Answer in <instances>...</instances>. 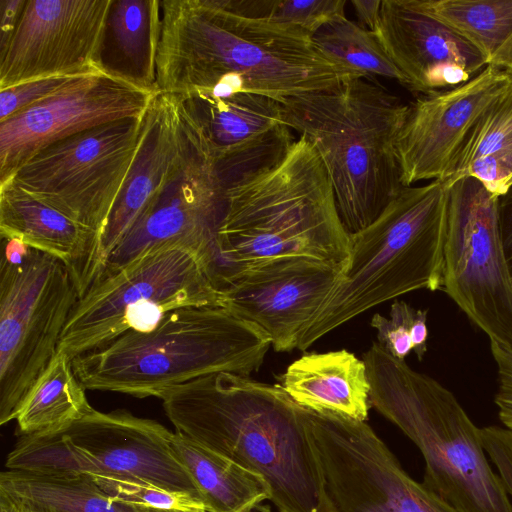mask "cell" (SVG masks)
Returning <instances> with one entry per match:
<instances>
[{"label":"cell","instance_id":"1f68e13d","mask_svg":"<svg viewBox=\"0 0 512 512\" xmlns=\"http://www.w3.org/2000/svg\"><path fill=\"white\" fill-rule=\"evenodd\" d=\"M87 475L115 501L159 510H206L204 503L194 495L170 490L141 478L112 474Z\"/></svg>","mask_w":512,"mask_h":512},{"label":"cell","instance_id":"30bf717a","mask_svg":"<svg viewBox=\"0 0 512 512\" xmlns=\"http://www.w3.org/2000/svg\"><path fill=\"white\" fill-rule=\"evenodd\" d=\"M173 433L155 420L126 410L93 409L62 430L22 436L8 454L6 468L131 476L202 501L189 473L172 452Z\"/></svg>","mask_w":512,"mask_h":512},{"label":"cell","instance_id":"3957f363","mask_svg":"<svg viewBox=\"0 0 512 512\" xmlns=\"http://www.w3.org/2000/svg\"><path fill=\"white\" fill-rule=\"evenodd\" d=\"M220 287L248 267L306 257L346 267L351 238L321 159L303 136L275 165L225 190Z\"/></svg>","mask_w":512,"mask_h":512},{"label":"cell","instance_id":"83f0119b","mask_svg":"<svg viewBox=\"0 0 512 512\" xmlns=\"http://www.w3.org/2000/svg\"><path fill=\"white\" fill-rule=\"evenodd\" d=\"M70 359L57 351L23 400L16 421L22 436L62 430L94 408Z\"/></svg>","mask_w":512,"mask_h":512},{"label":"cell","instance_id":"ab89813d","mask_svg":"<svg viewBox=\"0 0 512 512\" xmlns=\"http://www.w3.org/2000/svg\"><path fill=\"white\" fill-rule=\"evenodd\" d=\"M0 510L5 512H53L37 506L21 502L0 492Z\"/></svg>","mask_w":512,"mask_h":512},{"label":"cell","instance_id":"d6986e66","mask_svg":"<svg viewBox=\"0 0 512 512\" xmlns=\"http://www.w3.org/2000/svg\"><path fill=\"white\" fill-rule=\"evenodd\" d=\"M342 270L306 257L259 263L228 281L223 308L263 329L275 351L288 352L297 348Z\"/></svg>","mask_w":512,"mask_h":512},{"label":"cell","instance_id":"5b68a950","mask_svg":"<svg viewBox=\"0 0 512 512\" xmlns=\"http://www.w3.org/2000/svg\"><path fill=\"white\" fill-rule=\"evenodd\" d=\"M270 346L263 329L226 308L189 306L169 312L151 332L129 330L72 364L85 389L158 398L213 373L249 376Z\"/></svg>","mask_w":512,"mask_h":512},{"label":"cell","instance_id":"e0dca14e","mask_svg":"<svg viewBox=\"0 0 512 512\" xmlns=\"http://www.w3.org/2000/svg\"><path fill=\"white\" fill-rule=\"evenodd\" d=\"M155 94L99 72L0 122V184L58 140L124 118L143 117Z\"/></svg>","mask_w":512,"mask_h":512},{"label":"cell","instance_id":"b9f144b4","mask_svg":"<svg viewBox=\"0 0 512 512\" xmlns=\"http://www.w3.org/2000/svg\"><path fill=\"white\" fill-rule=\"evenodd\" d=\"M151 512H208V511H207V510L181 511V510H159V509H151Z\"/></svg>","mask_w":512,"mask_h":512},{"label":"cell","instance_id":"7402d4cb","mask_svg":"<svg viewBox=\"0 0 512 512\" xmlns=\"http://www.w3.org/2000/svg\"><path fill=\"white\" fill-rule=\"evenodd\" d=\"M0 235L62 260L74 275L80 297L93 284V233L12 181L0 184Z\"/></svg>","mask_w":512,"mask_h":512},{"label":"cell","instance_id":"44dd1931","mask_svg":"<svg viewBox=\"0 0 512 512\" xmlns=\"http://www.w3.org/2000/svg\"><path fill=\"white\" fill-rule=\"evenodd\" d=\"M185 148L186 126L177 98L156 93L143 116L135 158L100 241L94 283L108 258L174 176Z\"/></svg>","mask_w":512,"mask_h":512},{"label":"cell","instance_id":"60d3db41","mask_svg":"<svg viewBox=\"0 0 512 512\" xmlns=\"http://www.w3.org/2000/svg\"><path fill=\"white\" fill-rule=\"evenodd\" d=\"M249 512H278V511H276V510L273 511L270 505H267L264 503Z\"/></svg>","mask_w":512,"mask_h":512},{"label":"cell","instance_id":"4dcf8cb0","mask_svg":"<svg viewBox=\"0 0 512 512\" xmlns=\"http://www.w3.org/2000/svg\"><path fill=\"white\" fill-rule=\"evenodd\" d=\"M228 10L249 18L293 27L313 36L324 24L345 16V0H221Z\"/></svg>","mask_w":512,"mask_h":512},{"label":"cell","instance_id":"f35d334b","mask_svg":"<svg viewBox=\"0 0 512 512\" xmlns=\"http://www.w3.org/2000/svg\"><path fill=\"white\" fill-rule=\"evenodd\" d=\"M500 221L505 251L512 273V197L508 194L500 198Z\"/></svg>","mask_w":512,"mask_h":512},{"label":"cell","instance_id":"f1b7e54d","mask_svg":"<svg viewBox=\"0 0 512 512\" xmlns=\"http://www.w3.org/2000/svg\"><path fill=\"white\" fill-rule=\"evenodd\" d=\"M420 4L471 43L487 66L512 73V0H420Z\"/></svg>","mask_w":512,"mask_h":512},{"label":"cell","instance_id":"9c48e42d","mask_svg":"<svg viewBox=\"0 0 512 512\" xmlns=\"http://www.w3.org/2000/svg\"><path fill=\"white\" fill-rule=\"evenodd\" d=\"M0 261V424L16 419L58 351L79 299L71 269L23 242L2 238Z\"/></svg>","mask_w":512,"mask_h":512},{"label":"cell","instance_id":"4fadbf2b","mask_svg":"<svg viewBox=\"0 0 512 512\" xmlns=\"http://www.w3.org/2000/svg\"><path fill=\"white\" fill-rule=\"evenodd\" d=\"M443 290L490 341L512 346V273L500 198L470 177L449 183Z\"/></svg>","mask_w":512,"mask_h":512},{"label":"cell","instance_id":"e575fe53","mask_svg":"<svg viewBox=\"0 0 512 512\" xmlns=\"http://www.w3.org/2000/svg\"><path fill=\"white\" fill-rule=\"evenodd\" d=\"M490 349L497 367L498 416L505 428L512 431V346L490 341Z\"/></svg>","mask_w":512,"mask_h":512},{"label":"cell","instance_id":"52a82bcc","mask_svg":"<svg viewBox=\"0 0 512 512\" xmlns=\"http://www.w3.org/2000/svg\"><path fill=\"white\" fill-rule=\"evenodd\" d=\"M447 180L403 186L380 216L350 235V256L302 332L304 351L362 312L419 289H443Z\"/></svg>","mask_w":512,"mask_h":512},{"label":"cell","instance_id":"277c9868","mask_svg":"<svg viewBox=\"0 0 512 512\" xmlns=\"http://www.w3.org/2000/svg\"><path fill=\"white\" fill-rule=\"evenodd\" d=\"M280 105L287 126L318 153L347 232L368 227L403 187L396 140L409 104L360 77Z\"/></svg>","mask_w":512,"mask_h":512},{"label":"cell","instance_id":"4316f807","mask_svg":"<svg viewBox=\"0 0 512 512\" xmlns=\"http://www.w3.org/2000/svg\"><path fill=\"white\" fill-rule=\"evenodd\" d=\"M0 492L53 512H151L111 499L87 474L7 469L0 475Z\"/></svg>","mask_w":512,"mask_h":512},{"label":"cell","instance_id":"cb8c5ba5","mask_svg":"<svg viewBox=\"0 0 512 512\" xmlns=\"http://www.w3.org/2000/svg\"><path fill=\"white\" fill-rule=\"evenodd\" d=\"M161 0H111L103 34L102 71L157 93Z\"/></svg>","mask_w":512,"mask_h":512},{"label":"cell","instance_id":"2e32d148","mask_svg":"<svg viewBox=\"0 0 512 512\" xmlns=\"http://www.w3.org/2000/svg\"><path fill=\"white\" fill-rule=\"evenodd\" d=\"M173 96L203 140L224 190L278 163L297 140L280 103L267 96L204 90Z\"/></svg>","mask_w":512,"mask_h":512},{"label":"cell","instance_id":"d4e9b609","mask_svg":"<svg viewBox=\"0 0 512 512\" xmlns=\"http://www.w3.org/2000/svg\"><path fill=\"white\" fill-rule=\"evenodd\" d=\"M170 446L208 512H249L271 500L270 485L259 473L177 432Z\"/></svg>","mask_w":512,"mask_h":512},{"label":"cell","instance_id":"6da1fadb","mask_svg":"<svg viewBox=\"0 0 512 512\" xmlns=\"http://www.w3.org/2000/svg\"><path fill=\"white\" fill-rule=\"evenodd\" d=\"M157 93L249 92L279 103L363 77L297 28L238 15L221 0H161Z\"/></svg>","mask_w":512,"mask_h":512},{"label":"cell","instance_id":"8992f818","mask_svg":"<svg viewBox=\"0 0 512 512\" xmlns=\"http://www.w3.org/2000/svg\"><path fill=\"white\" fill-rule=\"evenodd\" d=\"M369 402L419 449L422 483L457 512H512L477 427L455 395L378 343L363 355Z\"/></svg>","mask_w":512,"mask_h":512},{"label":"cell","instance_id":"836d02e7","mask_svg":"<svg viewBox=\"0 0 512 512\" xmlns=\"http://www.w3.org/2000/svg\"><path fill=\"white\" fill-rule=\"evenodd\" d=\"M81 76H54L0 90V122L59 92Z\"/></svg>","mask_w":512,"mask_h":512},{"label":"cell","instance_id":"7a4b0ae2","mask_svg":"<svg viewBox=\"0 0 512 512\" xmlns=\"http://www.w3.org/2000/svg\"><path fill=\"white\" fill-rule=\"evenodd\" d=\"M177 433L262 475L278 512H324L302 407L280 385L228 372L160 393Z\"/></svg>","mask_w":512,"mask_h":512},{"label":"cell","instance_id":"ba28073f","mask_svg":"<svg viewBox=\"0 0 512 512\" xmlns=\"http://www.w3.org/2000/svg\"><path fill=\"white\" fill-rule=\"evenodd\" d=\"M224 306V293L194 251L167 244L95 282L76 302L58 351L70 359L96 350L129 330L153 331L176 309Z\"/></svg>","mask_w":512,"mask_h":512},{"label":"cell","instance_id":"ac0fdd59","mask_svg":"<svg viewBox=\"0 0 512 512\" xmlns=\"http://www.w3.org/2000/svg\"><path fill=\"white\" fill-rule=\"evenodd\" d=\"M511 87L512 73L487 66L459 86L410 103L396 140L402 185L448 180L478 118Z\"/></svg>","mask_w":512,"mask_h":512},{"label":"cell","instance_id":"8fae6325","mask_svg":"<svg viewBox=\"0 0 512 512\" xmlns=\"http://www.w3.org/2000/svg\"><path fill=\"white\" fill-rule=\"evenodd\" d=\"M302 413L324 512H457L414 480L366 421Z\"/></svg>","mask_w":512,"mask_h":512},{"label":"cell","instance_id":"ffe728a7","mask_svg":"<svg viewBox=\"0 0 512 512\" xmlns=\"http://www.w3.org/2000/svg\"><path fill=\"white\" fill-rule=\"evenodd\" d=\"M375 34L409 89L422 95L459 86L487 67L482 54L420 0H382Z\"/></svg>","mask_w":512,"mask_h":512},{"label":"cell","instance_id":"8d00e7d4","mask_svg":"<svg viewBox=\"0 0 512 512\" xmlns=\"http://www.w3.org/2000/svg\"><path fill=\"white\" fill-rule=\"evenodd\" d=\"M27 0H0V53L10 43Z\"/></svg>","mask_w":512,"mask_h":512},{"label":"cell","instance_id":"9a60e30c","mask_svg":"<svg viewBox=\"0 0 512 512\" xmlns=\"http://www.w3.org/2000/svg\"><path fill=\"white\" fill-rule=\"evenodd\" d=\"M111 0H27L0 53V90L39 78L103 72L100 53Z\"/></svg>","mask_w":512,"mask_h":512},{"label":"cell","instance_id":"d6a6232c","mask_svg":"<svg viewBox=\"0 0 512 512\" xmlns=\"http://www.w3.org/2000/svg\"><path fill=\"white\" fill-rule=\"evenodd\" d=\"M418 314L419 309L396 300L391 305L389 319L378 313L371 319L378 343L398 360H405L413 350L412 336Z\"/></svg>","mask_w":512,"mask_h":512},{"label":"cell","instance_id":"7bdbcfd3","mask_svg":"<svg viewBox=\"0 0 512 512\" xmlns=\"http://www.w3.org/2000/svg\"><path fill=\"white\" fill-rule=\"evenodd\" d=\"M0 512H5V511H3V510H0Z\"/></svg>","mask_w":512,"mask_h":512},{"label":"cell","instance_id":"f546056e","mask_svg":"<svg viewBox=\"0 0 512 512\" xmlns=\"http://www.w3.org/2000/svg\"><path fill=\"white\" fill-rule=\"evenodd\" d=\"M312 39L329 57L363 77L370 79L379 76L408 87L406 77L389 57L376 34L346 16L324 24Z\"/></svg>","mask_w":512,"mask_h":512},{"label":"cell","instance_id":"484cf974","mask_svg":"<svg viewBox=\"0 0 512 512\" xmlns=\"http://www.w3.org/2000/svg\"><path fill=\"white\" fill-rule=\"evenodd\" d=\"M467 177L498 198L512 191V87L478 118L447 181Z\"/></svg>","mask_w":512,"mask_h":512},{"label":"cell","instance_id":"603a6c76","mask_svg":"<svg viewBox=\"0 0 512 512\" xmlns=\"http://www.w3.org/2000/svg\"><path fill=\"white\" fill-rule=\"evenodd\" d=\"M299 406L366 421L370 383L363 360L347 350L304 354L279 384Z\"/></svg>","mask_w":512,"mask_h":512},{"label":"cell","instance_id":"74e56055","mask_svg":"<svg viewBox=\"0 0 512 512\" xmlns=\"http://www.w3.org/2000/svg\"><path fill=\"white\" fill-rule=\"evenodd\" d=\"M358 24L375 33L380 20L382 0H352Z\"/></svg>","mask_w":512,"mask_h":512},{"label":"cell","instance_id":"7c38bea8","mask_svg":"<svg viewBox=\"0 0 512 512\" xmlns=\"http://www.w3.org/2000/svg\"><path fill=\"white\" fill-rule=\"evenodd\" d=\"M142 120L111 121L51 143L8 180L93 233V283L100 241L135 158Z\"/></svg>","mask_w":512,"mask_h":512},{"label":"cell","instance_id":"d590c367","mask_svg":"<svg viewBox=\"0 0 512 512\" xmlns=\"http://www.w3.org/2000/svg\"><path fill=\"white\" fill-rule=\"evenodd\" d=\"M484 449L495 464L507 493L512 500V431L499 426L481 428Z\"/></svg>","mask_w":512,"mask_h":512},{"label":"cell","instance_id":"5bb4252c","mask_svg":"<svg viewBox=\"0 0 512 512\" xmlns=\"http://www.w3.org/2000/svg\"><path fill=\"white\" fill-rule=\"evenodd\" d=\"M182 113L186 126L183 160L161 194L108 258L99 279L121 270L148 251L175 244L196 252L220 288L217 238L225 209V190L203 140L183 110Z\"/></svg>","mask_w":512,"mask_h":512}]
</instances>
